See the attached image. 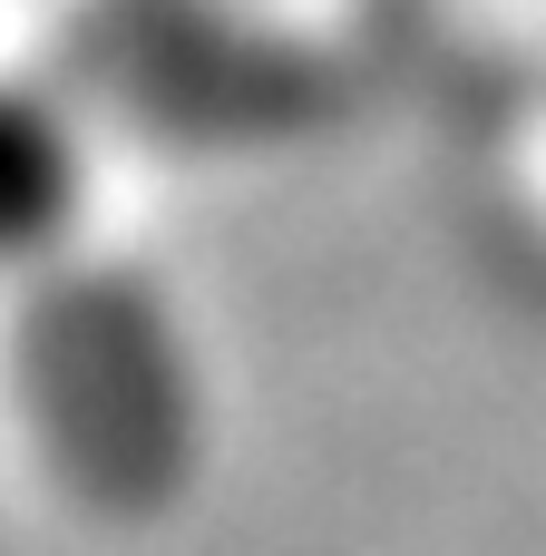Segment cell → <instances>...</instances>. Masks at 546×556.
<instances>
[{
	"label": "cell",
	"mask_w": 546,
	"mask_h": 556,
	"mask_svg": "<svg viewBox=\"0 0 546 556\" xmlns=\"http://www.w3.org/2000/svg\"><path fill=\"white\" fill-rule=\"evenodd\" d=\"M20 381L59 469L98 498H147L186 469L195 381L137 274H39L20 323Z\"/></svg>",
	"instance_id": "obj_1"
},
{
	"label": "cell",
	"mask_w": 546,
	"mask_h": 556,
	"mask_svg": "<svg viewBox=\"0 0 546 556\" xmlns=\"http://www.w3.org/2000/svg\"><path fill=\"white\" fill-rule=\"evenodd\" d=\"M78 195H88V156L78 127L0 78V274H49L78 235Z\"/></svg>",
	"instance_id": "obj_2"
}]
</instances>
